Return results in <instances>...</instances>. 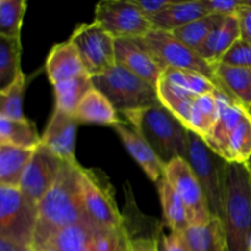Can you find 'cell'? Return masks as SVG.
<instances>
[{
    "instance_id": "15",
    "label": "cell",
    "mask_w": 251,
    "mask_h": 251,
    "mask_svg": "<svg viewBox=\"0 0 251 251\" xmlns=\"http://www.w3.org/2000/svg\"><path fill=\"white\" fill-rule=\"evenodd\" d=\"M113 129L120 137L125 149L129 151L136 163L144 169L146 176L154 183H158L164 176L166 166L152 150V147L142 139L139 132L129 124L119 122L113 125Z\"/></svg>"
},
{
    "instance_id": "16",
    "label": "cell",
    "mask_w": 251,
    "mask_h": 251,
    "mask_svg": "<svg viewBox=\"0 0 251 251\" xmlns=\"http://www.w3.org/2000/svg\"><path fill=\"white\" fill-rule=\"evenodd\" d=\"M46 71L51 85L87 74L80 54L70 39L53 46L47 56Z\"/></svg>"
},
{
    "instance_id": "2",
    "label": "cell",
    "mask_w": 251,
    "mask_h": 251,
    "mask_svg": "<svg viewBox=\"0 0 251 251\" xmlns=\"http://www.w3.org/2000/svg\"><path fill=\"white\" fill-rule=\"evenodd\" d=\"M123 115L152 147L164 166L167 167L176 158H186L189 130L162 103L123 113Z\"/></svg>"
},
{
    "instance_id": "45",
    "label": "cell",
    "mask_w": 251,
    "mask_h": 251,
    "mask_svg": "<svg viewBox=\"0 0 251 251\" xmlns=\"http://www.w3.org/2000/svg\"><path fill=\"white\" fill-rule=\"evenodd\" d=\"M32 251H33V250H32Z\"/></svg>"
},
{
    "instance_id": "40",
    "label": "cell",
    "mask_w": 251,
    "mask_h": 251,
    "mask_svg": "<svg viewBox=\"0 0 251 251\" xmlns=\"http://www.w3.org/2000/svg\"><path fill=\"white\" fill-rule=\"evenodd\" d=\"M0 251H32V248L0 237Z\"/></svg>"
},
{
    "instance_id": "1",
    "label": "cell",
    "mask_w": 251,
    "mask_h": 251,
    "mask_svg": "<svg viewBox=\"0 0 251 251\" xmlns=\"http://www.w3.org/2000/svg\"><path fill=\"white\" fill-rule=\"evenodd\" d=\"M82 172L77 161L64 162L54 185L38 203L33 251L47 247L59 232L71 226L78 223L95 226L83 206Z\"/></svg>"
},
{
    "instance_id": "27",
    "label": "cell",
    "mask_w": 251,
    "mask_h": 251,
    "mask_svg": "<svg viewBox=\"0 0 251 251\" xmlns=\"http://www.w3.org/2000/svg\"><path fill=\"white\" fill-rule=\"evenodd\" d=\"M161 81L172 88L189 96H202L213 93L218 90L217 85L206 76L189 70L166 69Z\"/></svg>"
},
{
    "instance_id": "10",
    "label": "cell",
    "mask_w": 251,
    "mask_h": 251,
    "mask_svg": "<svg viewBox=\"0 0 251 251\" xmlns=\"http://www.w3.org/2000/svg\"><path fill=\"white\" fill-rule=\"evenodd\" d=\"M95 21L115 39H139L151 32L149 17L132 0H103L96 5Z\"/></svg>"
},
{
    "instance_id": "32",
    "label": "cell",
    "mask_w": 251,
    "mask_h": 251,
    "mask_svg": "<svg viewBox=\"0 0 251 251\" xmlns=\"http://www.w3.org/2000/svg\"><path fill=\"white\" fill-rule=\"evenodd\" d=\"M26 0H0V36L21 38Z\"/></svg>"
},
{
    "instance_id": "19",
    "label": "cell",
    "mask_w": 251,
    "mask_h": 251,
    "mask_svg": "<svg viewBox=\"0 0 251 251\" xmlns=\"http://www.w3.org/2000/svg\"><path fill=\"white\" fill-rule=\"evenodd\" d=\"M216 76L223 93L232 97L251 117V69L232 68L217 64Z\"/></svg>"
},
{
    "instance_id": "33",
    "label": "cell",
    "mask_w": 251,
    "mask_h": 251,
    "mask_svg": "<svg viewBox=\"0 0 251 251\" xmlns=\"http://www.w3.org/2000/svg\"><path fill=\"white\" fill-rule=\"evenodd\" d=\"M130 240L127 227L119 230H103L92 227L93 251H130Z\"/></svg>"
},
{
    "instance_id": "26",
    "label": "cell",
    "mask_w": 251,
    "mask_h": 251,
    "mask_svg": "<svg viewBox=\"0 0 251 251\" xmlns=\"http://www.w3.org/2000/svg\"><path fill=\"white\" fill-rule=\"evenodd\" d=\"M158 186L159 199H161L162 212L166 225L171 228L172 232L181 233L190 227L186 210L183 201L180 200L176 191L169 184L166 176L157 183Z\"/></svg>"
},
{
    "instance_id": "36",
    "label": "cell",
    "mask_w": 251,
    "mask_h": 251,
    "mask_svg": "<svg viewBox=\"0 0 251 251\" xmlns=\"http://www.w3.org/2000/svg\"><path fill=\"white\" fill-rule=\"evenodd\" d=\"M146 17H153L166 9L172 0H132Z\"/></svg>"
},
{
    "instance_id": "5",
    "label": "cell",
    "mask_w": 251,
    "mask_h": 251,
    "mask_svg": "<svg viewBox=\"0 0 251 251\" xmlns=\"http://www.w3.org/2000/svg\"><path fill=\"white\" fill-rule=\"evenodd\" d=\"M92 83L122 114L161 103L156 88L120 65L93 76Z\"/></svg>"
},
{
    "instance_id": "24",
    "label": "cell",
    "mask_w": 251,
    "mask_h": 251,
    "mask_svg": "<svg viewBox=\"0 0 251 251\" xmlns=\"http://www.w3.org/2000/svg\"><path fill=\"white\" fill-rule=\"evenodd\" d=\"M217 91L213 93L198 96L194 100L190 120H189L186 127L188 130L202 137L203 140L208 136L213 125L217 122L218 114H220Z\"/></svg>"
},
{
    "instance_id": "12",
    "label": "cell",
    "mask_w": 251,
    "mask_h": 251,
    "mask_svg": "<svg viewBox=\"0 0 251 251\" xmlns=\"http://www.w3.org/2000/svg\"><path fill=\"white\" fill-rule=\"evenodd\" d=\"M63 166V159L41 144L34 150L27 164L20 190L32 202L38 205L54 185Z\"/></svg>"
},
{
    "instance_id": "30",
    "label": "cell",
    "mask_w": 251,
    "mask_h": 251,
    "mask_svg": "<svg viewBox=\"0 0 251 251\" xmlns=\"http://www.w3.org/2000/svg\"><path fill=\"white\" fill-rule=\"evenodd\" d=\"M92 227L96 226L85 223L71 226L59 232L48 245L59 251H93Z\"/></svg>"
},
{
    "instance_id": "25",
    "label": "cell",
    "mask_w": 251,
    "mask_h": 251,
    "mask_svg": "<svg viewBox=\"0 0 251 251\" xmlns=\"http://www.w3.org/2000/svg\"><path fill=\"white\" fill-rule=\"evenodd\" d=\"M55 108L74 114L86 95L93 88L92 77L88 74L53 85Z\"/></svg>"
},
{
    "instance_id": "41",
    "label": "cell",
    "mask_w": 251,
    "mask_h": 251,
    "mask_svg": "<svg viewBox=\"0 0 251 251\" xmlns=\"http://www.w3.org/2000/svg\"><path fill=\"white\" fill-rule=\"evenodd\" d=\"M166 235L164 233L162 232V229L158 230V234L156 235V239H157V248H158V251H168L166 247V240H164Z\"/></svg>"
},
{
    "instance_id": "9",
    "label": "cell",
    "mask_w": 251,
    "mask_h": 251,
    "mask_svg": "<svg viewBox=\"0 0 251 251\" xmlns=\"http://www.w3.org/2000/svg\"><path fill=\"white\" fill-rule=\"evenodd\" d=\"M69 39L77 49L83 68L91 77L117 65L115 38L96 21L76 27Z\"/></svg>"
},
{
    "instance_id": "20",
    "label": "cell",
    "mask_w": 251,
    "mask_h": 251,
    "mask_svg": "<svg viewBox=\"0 0 251 251\" xmlns=\"http://www.w3.org/2000/svg\"><path fill=\"white\" fill-rule=\"evenodd\" d=\"M74 117L78 124H100L115 125L122 122L118 118L117 110L104 95L96 90L95 87L83 97Z\"/></svg>"
},
{
    "instance_id": "13",
    "label": "cell",
    "mask_w": 251,
    "mask_h": 251,
    "mask_svg": "<svg viewBox=\"0 0 251 251\" xmlns=\"http://www.w3.org/2000/svg\"><path fill=\"white\" fill-rule=\"evenodd\" d=\"M77 120L74 114L54 108L48 125L42 135L41 144L60 157L64 162H75Z\"/></svg>"
},
{
    "instance_id": "43",
    "label": "cell",
    "mask_w": 251,
    "mask_h": 251,
    "mask_svg": "<svg viewBox=\"0 0 251 251\" xmlns=\"http://www.w3.org/2000/svg\"><path fill=\"white\" fill-rule=\"evenodd\" d=\"M248 164V163H247ZM248 168H249V172H250V176H251V166L250 164H248Z\"/></svg>"
},
{
    "instance_id": "29",
    "label": "cell",
    "mask_w": 251,
    "mask_h": 251,
    "mask_svg": "<svg viewBox=\"0 0 251 251\" xmlns=\"http://www.w3.org/2000/svg\"><path fill=\"white\" fill-rule=\"evenodd\" d=\"M227 17L228 16H222V15L208 14L201 19L195 20V21L176 29L172 33L179 41L196 50L206 41V38L226 21Z\"/></svg>"
},
{
    "instance_id": "6",
    "label": "cell",
    "mask_w": 251,
    "mask_h": 251,
    "mask_svg": "<svg viewBox=\"0 0 251 251\" xmlns=\"http://www.w3.org/2000/svg\"><path fill=\"white\" fill-rule=\"evenodd\" d=\"M134 41L144 48L164 70L179 69L201 74L213 81L218 90L223 92L220 81L216 76V66L203 60L198 51L179 41L172 32L152 29L142 38Z\"/></svg>"
},
{
    "instance_id": "35",
    "label": "cell",
    "mask_w": 251,
    "mask_h": 251,
    "mask_svg": "<svg viewBox=\"0 0 251 251\" xmlns=\"http://www.w3.org/2000/svg\"><path fill=\"white\" fill-rule=\"evenodd\" d=\"M202 4L208 14L233 16L242 7V0H202Z\"/></svg>"
},
{
    "instance_id": "31",
    "label": "cell",
    "mask_w": 251,
    "mask_h": 251,
    "mask_svg": "<svg viewBox=\"0 0 251 251\" xmlns=\"http://www.w3.org/2000/svg\"><path fill=\"white\" fill-rule=\"evenodd\" d=\"M27 77L22 73L11 86L0 92V118L11 120L25 119L22 107Z\"/></svg>"
},
{
    "instance_id": "7",
    "label": "cell",
    "mask_w": 251,
    "mask_h": 251,
    "mask_svg": "<svg viewBox=\"0 0 251 251\" xmlns=\"http://www.w3.org/2000/svg\"><path fill=\"white\" fill-rule=\"evenodd\" d=\"M82 199L86 213L97 228L119 230L126 227L115 202L112 184L103 172L83 168Z\"/></svg>"
},
{
    "instance_id": "22",
    "label": "cell",
    "mask_w": 251,
    "mask_h": 251,
    "mask_svg": "<svg viewBox=\"0 0 251 251\" xmlns=\"http://www.w3.org/2000/svg\"><path fill=\"white\" fill-rule=\"evenodd\" d=\"M34 150L0 144V186L20 189Z\"/></svg>"
},
{
    "instance_id": "28",
    "label": "cell",
    "mask_w": 251,
    "mask_h": 251,
    "mask_svg": "<svg viewBox=\"0 0 251 251\" xmlns=\"http://www.w3.org/2000/svg\"><path fill=\"white\" fill-rule=\"evenodd\" d=\"M21 38L0 36V92L17 80L21 71Z\"/></svg>"
},
{
    "instance_id": "38",
    "label": "cell",
    "mask_w": 251,
    "mask_h": 251,
    "mask_svg": "<svg viewBox=\"0 0 251 251\" xmlns=\"http://www.w3.org/2000/svg\"><path fill=\"white\" fill-rule=\"evenodd\" d=\"M130 251H158L156 237L131 238V240H130Z\"/></svg>"
},
{
    "instance_id": "44",
    "label": "cell",
    "mask_w": 251,
    "mask_h": 251,
    "mask_svg": "<svg viewBox=\"0 0 251 251\" xmlns=\"http://www.w3.org/2000/svg\"><path fill=\"white\" fill-rule=\"evenodd\" d=\"M248 164H250V166H251V157H250V159H249V162H248Z\"/></svg>"
},
{
    "instance_id": "4",
    "label": "cell",
    "mask_w": 251,
    "mask_h": 251,
    "mask_svg": "<svg viewBox=\"0 0 251 251\" xmlns=\"http://www.w3.org/2000/svg\"><path fill=\"white\" fill-rule=\"evenodd\" d=\"M185 161L198 178L211 215L222 221L227 183L228 162L210 149L205 140L189 130V149Z\"/></svg>"
},
{
    "instance_id": "23",
    "label": "cell",
    "mask_w": 251,
    "mask_h": 251,
    "mask_svg": "<svg viewBox=\"0 0 251 251\" xmlns=\"http://www.w3.org/2000/svg\"><path fill=\"white\" fill-rule=\"evenodd\" d=\"M41 141L42 136H39L36 125L27 118L22 120L0 118V144L1 145L36 150L41 145Z\"/></svg>"
},
{
    "instance_id": "39",
    "label": "cell",
    "mask_w": 251,
    "mask_h": 251,
    "mask_svg": "<svg viewBox=\"0 0 251 251\" xmlns=\"http://www.w3.org/2000/svg\"><path fill=\"white\" fill-rule=\"evenodd\" d=\"M164 240L168 251H190L181 233L172 232L169 235H166Z\"/></svg>"
},
{
    "instance_id": "8",
    "label": "cell",
    "mask_w": 251,
    "mask_h": 251,
    "mask_svg": "<svg viewBox=\"0 0 251 251\" xmlns=\"http://www.w3.org/2000/svg\"><path fill=\"white\" fill-rule=\"evenodd\" d=\"M38 205L20 189L0 186V237L32 248Z\"/></svg>"
},
{
    "instance_id": "11",
    "label": "cell",
    "mask_w": 251,
    "mask_h": 251,
    "mask_svg": "<svg viewBox=\"0 0 251 251\" xmlns=\"http://www.w3.org/2000/svg\"><path fill=\"white\" fill-rule=\"evenodd\" d=\"M164 176L183 201L190 226H203L210 222L213 216L202 188L188 162L184 158L172 161L166 167Z\"/></svg>"
},
{
    "instance_id": "14",
    "label": "cell",
    "mask_w": 251,
    "mask_h": 251,
    "mask_svg": "<svg viewBox=\"0 0 251 251\" xmlns=\"http://www.w3.org/2000/svg\"><path fill=\"white\" fill-rule=\"evenodd\" d=\"M115 63L157 90L164 69L134 39H115Z\"/></svg>"
},
{
    "instance_id": "18",
    "label": "cell",
    "mask_w": 251,
    "mask_h": 251,
    "mask_svg": "<svg viewBox=\"0 0 251 251\" xmlns=\"http://www.w3.org/2000/svg\"><path fill=\"white\" fill-rule=\"evenodd\" d=\"M206 15H208V12L203 6L202 0L171 1L166 9L149 20L153 29L173 32Z\"/></svg>"
},
{
    "instance_id": "42",
    "label": "cell",
    "mask_w": 251,
    "mask_h": 251,
    "mask_svg": "<svg viewBox=\"0 0 251 251\" xmlns=\"http://www.w3.org/2000/svg\"><path fill=\"white\" fill-rule=\"evenodd\" d=\"M38 251H59V250L56 249L55 247H53V245H47V247L42 248V249L38 250Z\"/></svg>"
},
{
    "instance_id": "34",
    "label": "cell",
    "mask_w": 251,
    "mask_h": 251,
    "mask_svg": "<svg viewBox=\"0 0 251 251\" xmlns=\"http://www.w3.org/2000/svg\"><path fill=\"white\" fill-rule=\"evenodd\" d=\"M232 68L251 69V43L240 38L223 55L221 63Z\"/></svg>"
},
{
    "instance_id": "17",
    "label": "cell",
    "mask_w": 251,
    "mask_h": 251,
    "mask_svg": "<svg viewBox=\"0 0 251 251\" xmlns=\"http://www.w3.org/2000/svg\"><path fill=\"white\" fill-rule=\"evenodd\" d=\"M240 38L242 33H240L239 19L237 15H233L228 16L226 21L220 27H217L196 49V51L203 60L216 66L221 63V59L229 50L230 47Z\"/></svg>"
},
{
    "instance_id": "3",
    "label": "cell",
    "mask_w": 251,
    "mask_h": 251,
    "mask_svg": "<svg viewBox=\"0 0 251 251\" xmlns=\"http://www.w3.org/2000/svg\"><path fill=\"white\" fill-rule=\"evenodd\" d=\"M222 223L226 251H251V176L247 163L228 164Z\"/></svg>"
},
{
    "instance_id": "21",
    "label": "cell",
    "mask_w": 251,
    "mask_h": 251,
    "mask_svg": "<svg viewBox=\"0 0 251 251\" xmlns=\"http://www.w3.org/2000/svg\"><path fill=\"white\" fill-rule=\"evenodd\" d=\"M181 235L190 251H226L225 228L217 217L203 226H190Z\"/></svg>"
},
{
    "instance_id": "37",
    "label": "cell",
    "mask_w": 251,
    "mask_h": 251,
    "mask_svg": "<svg viewBox=\"0 0 251 251\" xmlns=\"http://www.w3.org/2000/svg\"><path fill=\"white\" fill-rule=\"evenodd\" d=\"M237 16L239 19L242 38L251 43V7L244 6L242 4V7L238 11Z\"/></svg>"
}]
</instances>
